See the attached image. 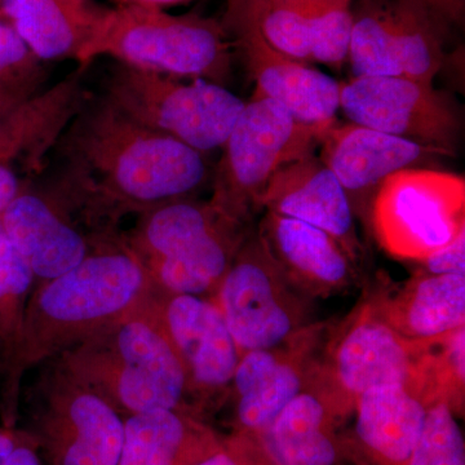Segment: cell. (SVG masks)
Masks as SVG:
<instances>
[{"label": "cell", "mask_w": 465, "mask_h": 465, "mask_svg": "<svg viewBox=\"0 0 465 465\" xmlns=\"http://www.w3.org/2000/svg\"><path fill=\"white\" fill-rule=\"evenodd\" d=\"M341 110L351 124L454 157L460 114L448 94L406 76L351 78L341 84Z\"/></svg>", "instance_id": "30bf717a"}, {"label": "cell", "mask_w": 465, "mask_h": 465, "mask_svg": "<svg viewBox=\"0 0 465 465\" xmlns=\"http://www.w3.org/2000/svg\"><path fill=\"white\" fill-rule=\"evenodd\" d=\"M256 232L287 280L309 298L332 295L356 280L357 265L316 226L265 211Z\"/></svg>", "instance_id": "ac0fdd59"}, {"label": "cell", "mask_w": 465, "mask_h": 465, "mask_svg": "<svg viewBox=\"0 0 465 465\" xmlns=\"http://www.w3.org/2000/svg\"><path fill=\"white\" fill-rule=\"evenodd\" d=\"M159 314L197 401L231 391L242 353L213 298L155 292Z\"/></svg>", "instance_id": "7c38bea8"}, {"label": "cell", "mask_w": 465, "mask_h": 465, "mask_svg": "<svg viewBox=\"0 0 465 465\" xmlns=\"http://www.w3.org/2000/svg\"><path fill=\"white\" fill-rule=\"evenodd\" d=\"M251 231L250 225L229 223L170 258L143 265L153 290L213 298Z\"/></svg>", "instance_id": "cb8c5ba5"}, {"label": "cell", "mask_w": 465, "mask_h": 465, "mask_svg": "<svg viewBox=\"0 0 465 465\" xmlns=\"http://www.w3.org/2000/svg\"><path fill=\"white\" fill-rule=\"evenodd\" d=\"M430 403L401 385L374 388L358 397L356 434L369 455L382 465H407Z\"/></svg>", "instance_id": "7402d4cb"}, {"label": "cell", "mask_w": 465, "mask_h": 465, "mask_svg": "<svg viewBox=\"0 0 465 465\" xmlns=\"http://www.w3.org/2000/svg\"><path fill=\"white\" fill-rule=\"evenodd\" d=\"M103 11L91 0L0 2V16L11 24L41 61L75 60Z\"/></svg>", "instance_id": "603a6c76"}, {"label": "cell", "mask_w": 465, "mask_h": 465, "mask_svg": "<svg viewBox=\"0 0 465 465\" xmlns=\"http://www.w3.org/2000/svg\"><path fill=\"white\" fill-rule=\"evenodd\" d=\"M348 63L353 78L402 75L391 24V0H354Z\"/></svg>", "instance_id": "484cf974"}, {"label": "cell", "mask_w": 465, "mask_h": 465, "mask_svg": "<svg viewBox=\"0 0 465 465\" xmlns=\"http://www.w3.org/2000/svg\"><path fill=\"white\" fill-rule=\"evenodd\" d=\"M321 161L339 180L354 216L370 231L372 202L382 182L405 168L432 163L439 150L351 124L330 125L320 143Z\"/></svg>", "instance_id": "4fadbf2b"}, {"label": "cell", "mask_w": 465, "mask_h": 465, "mask_svg": "<svg viewBox=\"0 0 465 465\" xmlns=\"http://www.w3.org/2000/svg\"><path fill=\"white\" fill-rule=\"evenodd\" d=\"M335 405L309 382L265 430L258 433L264 454L274 465H333L338 446L331 433Z\"/></svg>", "instance_id": "44dd1931"}, {"label": "cell", "mask_w": 465, "mask_h": 465, "mask_svg": "<svg viewBox=\"0 0 465 465\" xmlns=\"http://www.w3.org/2000/svg\"><path fill=\"white\" fill-rule=\"evenodd\" d=\"M226 34L234 36L256 82L253 97L273 100L305 124H336L341 110V84L309 64L281 54L265 42L252 24L224 16Z\"/></svg>", "instance_id": "5bb4252c"}, {"label": "cell", "mask_w": 465, "mask_h": 465, "mask_svg": "<svg viewBox=\"0 0 465 465\" xmlns=\"http://www.w3.org/2000/svg\"><path fill=\"white\" fill-rule=\"evenodd\" d=\"M0 465H42L32 446L7 430H0Z\"/></svg>", "instance_id": "1f68e13d"}, {"label": "cell", "mask_w": 465, "mask_h": 465, "mask_svg": "<svg viewBox=\"0 0 465 465\" xmlns=\"http://www.w3.org/2000/svg\"><path fill=\"white\" fill-rule=\"evenodd\" d=\"M0 2H2V0H0Z\"/></svg>", "instance_id": "74e56055"}, {"label": "cell", "mask_w": 465, "mask_h": 465, "mask_svg": "<svg viewBox=\"0 0 465 465\" xmlns=\"http://www.w3.org/2000/svg\"><path fill=\"white\" fill-rule=\"evenodd\" d=\"M308 298L287 280L253 231L213 296L242 354L282 347L308 332L314 327Z\"/></svg>", "instance_id": "ba28073f"}, {"label": "cell", "mask_w": 465, "mask_h": 465, "mask_svg": "<svg viewBox=\"0 0 465 465\" xmlns=\"http://www.w3.org/2000/svg\"><path fill=\"white\" fill-rule=\"evenodd\" d=\"M105 99L136 124L201 153L223 148L246 104L224 85L122 63L110 73Z\"/></svg>", "instance_id": "8992f818"}, {"label": "cell", "mask_w": 465, "mask_h": 465, "mask_svg": "<svg viewBox=\"0 0 465 465\" xmlns=\"http://www.w3.org/2000/svg\"><path fill=\"white\" fill-rule=\"evenodd\" d=\"M36 280L0 220V357L3 367L16 348Z\"/></svg>", "instance_id": "4316f807"}, {"label": "cell", "mask_w": 465, "mask_h": 465, "mask_svg": "<svg viewBox=\"0 0 465 465\" xmlns=\"http://www.w3.org/2000/svg\"><path fill=\"white\" fill-rule=\"evenodd\" d=\"M153 291L142 262L118 232L94 238L90 253L72 271L36 283L16 348L3 367L5 411L14 415L17 409L29 370L60 357L137 307Z\"/></svg>", "instance_id": "7a4b0ae2"}, {"label": "cell", "mask_w": 465, "mask_h": 465, "mask_svg": "<svg viewBox=\"0 0 465 465\" xmlns=\"http://www.w3.org/2000/svg\"><path fill=\"white\" fill-rule=\"evenodd\" d=\"M316 331L314 326L282 347L242 354L231 388L242 428L262 432L308 387L316 372L308 357Z\"/></svg>", "instance_id": "2e32d148"}, {"label": "cell", "mask_w": 465, "mask_h": 465, "mask_svg": "<svg viewBox=\"0 0 465 465\" xmlns=\"http://www.w3.org/2000/svg\"><path fill=\"white\" fill-rule=\"evenodd\" d=\"M424 272L430 274H454L465 277V229L446 246L423 260Z\"/></svg>", "instance_id": "4dcf8cb0"}, {"label": "cell", "mask_w": 465, "mask_h": 465, "mask_svg": "<svg viewBox=\"0 0 465 465\" xmlns=\"http://www.w3.org/2000/svg\"><path fill=\"white\" fill-rule=\"evenodd\" d=\"M3 228L30 269L36 283L72 271L90 253L88 237L50 195L26 191L0 215Z\"/></svg>", "instance_id": "e0dca14e"}, {"label": "cell", "mask_w": 465, "mask_h": 465, "mask_svg": "<svg viewBox=\"0 0 465 465\" xmlns=\"http://www.w3.org/2000/svg\"><path fill=\"white\" fill-rule=\"evenodd\" d=\"M23 103H16V101L0 99V118L11 113L12 110L16 109L18 105Z\"/></svg>", "instance_id": "8d00e7d4"}, {"label": "cell", "mask_w": 465, "mask_h": 465, "mask_svg": "<svg viewBox=\"0 0 465 465\" xmlns=\"http://www.w3.org/2000/svg\"><path fill=\"white\" fill-rule=\"evenodd\" d=\"M128 415L186 411L188 379L159 314L154 291L118 320L54 358Z\"/></svg>", "instance_id": "3957f363"}, {"label": "cell", "mask_w": 465, "mask_h": 465, "mask_svg": "<svg viewBox=\"0 0 465 465\" xmlns=\"http://www.w3.org/2000/svg\"><path fill=\"white\" fill-rule=\"evenodd\" d=\"M354 0H309L312 61L341 72L348 63Z\"/></svg>", "instance_id": "f1b7e54d"}, {"label": "cell", "mask_w": 465, "mask_h": 465, "mask_svg": "<svg viewBox=\"0 0 465 465\" xmlns=\"http://www.w3.org/2000/svg\"><path fill=\"white\" fill-rule=\"evenodd\" d=\"M50 362L35 396L58 465H118L124 434L118 410L57 360Z\"/></svg>", "instance_id": "8fae6325"}, {"label": "cell", "mask_w": 465, "mask_h": 465, "mask_svg": "<svg viewBox=\"0 0 465 465\" xmlns=\"http://www.w3.org/2000/svg\"><path fill=\"white\" fill-rule=\"evenodd\" d=\"M101 56L220 85L232 76V43L224 26L198 14L171 15L139 5L104 9L75 60L90 66Z\"/></svg>", "instance_id": "277c9868"}, {"label": "cell", "mask_w": 465, "mask_h": 465, "mask_svg": "<svg viewBox=\"0 0 465 465\" xmlns=\"http://www.w3.org/2000/svg\"><path fill=\"white\" fill-rule=\"evenodd\" d=\"M29 191L27 183L8 168L0 167V215L21 193Z\"/></svg>", "instance_id": "836d02e7"}, {"label": "cell", "mask_w": 465, "mask_h": 465, "mask_svg": "<svg viewBox=\"0 0 465 465\" xmlns=\"http://www.w3.org/2000/svg\"><path fill=\"white\" fill-rule=\"evenodd\" d=\"M465 229L463 176L405 168L382 182L372 202L370 232L390 255L423 262Z\"/></svg>", "instance_id": "9c48e42d"}, {"label": "cell", "mask_w": 465, "mask_h": 465, "mask_svg": "<svg viewBox=\"0 0 465 465\" xmlns=\"http://www.w3.org/2000/svg\"><path fill=\"white\" fill-rule=\"evenodd\" d=\"M443 26H463L465 0H419Z\"/></svg>", "instance_id": "d6a6232c"}, {"label": "cell", "mask_w": 465, "mask_h": 465, "mask_svg": "<svg viewBox=\"0 0 465 465\" xmlns=\"http://www.w3.org/2000/svg\"><path fill=\"white\" fill-rule=\"evenodd\" d=\"M407 465H465L464 437L449 397H439L428 406Z\"/></svg>", "instance_id": "83f0119b"}, {"label": "cell", "mask_w": 465, "mask_h": 465, "mask_svg": "<svg viewBox=\"0 0 465 465\" xmlns=\"http://www.w3.org/2000/svg\"><path fill=\"white\" fill-rule=\"evenodd\" d=\"M121 5H139V7L163 8L168 5H186L194 0H116Z\"/></svg>", "instance_id": "d590c367"}, {"label": "cell", "mask_w": 465, "mask_h": 465, "mask_svg": "<svg viewBox=\"0 0 465 465\" xmlns=\"http://www.w3.org/2000/svg\"><path fill=\"white\" fill-rule=\"evenodd\" d=\"M194 465H246L242 460L237 451L226 450L223 448L216 454L211 455L210 458L204 459L200 463Z\"/></svg>", "instance_id": "e575fe53"}, {"label": "cell", "mask_w": 465, "mask_h": 465, "mask_svg": "<svg viewBox=\"0 0 465 465\" xmlns=\"http://www.w3.org/2000/svg\"><path fill=\"white\" fill-rule=\"evenodd\" d=\"M401 336L428 342L465 327V277L420 272L396 295L371 302Z\"/></svg>", "instance_id": "d6986e66"}, {"label": "cell", "mask_w": 465, "mask_h": 465, "mask_svg": "<svg viewBox=\"0 0 465 465\" xmlns=\"http://www.w3.org/2000/svg\"><path fill=\"white\" fill-rule=\"evenodd\" d=\"M394 45L402 76L433 85L446 63V29L419 0H391Z\"/></svg>", "instance_id": "d4e9b609"}, {"label": "cell", "mask_w": 465, "mask_h": 465, "mask_svg": "<svg viewBox=\"0 0 465 465\" xmlns=\"http://www.w3.org/2000/svg\"><path fill=\"white\" fill-rule=\"evenodd\" d=\"M223 449L215 434L183 410L128 415L118 465H194Z\"/></svg>", "instance_id": "ffe728a7"}, {"label": "cell", "mask_w": 465, "mask_h": 465, "mask_svg": "<svg viewBox=\"0 0 465 465\" xmlns=\"http://www.w3.org/2000/svg\"><path fill=\"white\" fill-rule=\"evenodd\" d=\"M330 125L302 124L273 100L252 96L223 145L210 203L229 219L250 225L262 210L272 176L291 162L316 154Z\"/></svg>", "instance_id": "5b68a950"}, {"label": "cell", "mask_w": 465, "mask_h": 465, "mask_svg": "<svg viewBox=\"0 0 465 465\" xmlns=\"http://www.w3.org/2000/svg\"><path fill=\"white\" fill-rule=\"evenodd\" d=\"M433 341L403 338L369 302L332 342L316 381L336 406H354L367 391L391 385L415 391L430 403L439 397Z\"/></svg>", "instance_id": "52a82bcc"}, {"label": "cell", "mask_w": 465, "mask_h": 465, "mask_svg": "<svg viewBox=\"0 0 465 465\" xmlns=\"http://www.w3.org/2000/svg\"><path fill=\"white\" fill-rule=\"evenodd\" d=\"M262 210L300 220L331 235L357 265L363 246L356 216L335 174L317 154L291 162L269 180Z\"/></svg>", "instance_id": "9a60e30c"}, {"label": "cell", "mask_w": 465, "mask_h": 465, "mask_svg": "<svg viewBox=\"0 0 465 465\" xmlns=\"http://www.w3.org/2000/svg\"><path fill=\"white\" fill-rule=\"evenodd\" d=\"M61 167L50 195L94 237L122 217L191 197L206 183L204 153L122 114L105 97L85 101L58 140Z\"/></svg>", "instance_id": "6da1fadb"}, {"label": "cell", "mask_w": 465, "mask_h": 465, "mask_svg": "<svg viewBox=\"0 0 465 465\" xmlns=\"http://www.w3.org/2000/svg\"><path fill=\"white\" fill-rule=\"evenodd\" d=\"M45 74L42 61L0 16V99L25 103L39 94Z\"/></svg>", "instance_id": "f546056e"}]
</instances>
